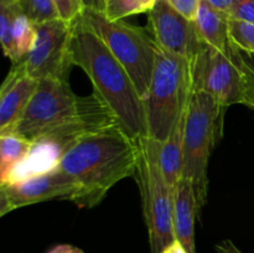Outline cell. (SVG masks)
<instances>
[{"label":"cell","instance_id":"1","mask_svg":"<svg viewBox=\"0 0 254 253\" xmlns=\"http://www.w3.org/2000/svg\"><path fill=\"white\" fill-rule=\"evenodd\" d=\"M136 164L135 140L116 123L82 136L66 151L59 169L78 185L73 202L92 208L117 183L134 178Z\"/></svg>","mask_w":254,"mask_h":253},{"label":"cell","instance_id":"2","mask_svg":"<svg viewBox=\"0 0 254 253\" xmlns=\"http://www.w3.org/2000/svg\"><path fill=\"white\" fill-rule=\"evenodd\" d=\"M71 55L73 66L86 72L93 92L111 109L124 131L133 140L148 136L145 102L127 69L82 15L73 22Z\"/></svg>","mask_w":254,"mask_h":253},{"label":"cell","instance_id":"3","mask_svg":"<svg viewBox=\"0 0 254 253\" xmlns=\"http://www.w3.org/2000/svg\"><path fill=\"white\" fill-rule=\"evenodd\" d=\"M193 92L192 62L158 46L145 98L148 136L164 143L188 111Z\"/></svg>","mask_w":254,"mask_h":253},{"label":"cell","instance_id":"4","mask_svg":"<svg viewBox=\"0 0 254 253\" xmlns=\"http://www.w3.org/2000/svg\"><path fill=\"white\" fill-rule=\"evenodd\" d=\"M223 113L225 109L211 94L193 89L186 113L181 179L192 185L198 212L207 202L208 161L222 126Z\"/></svg>","mask_w":254,"mask_h":253},{"label":"cell","instance_id":"5","mask_svg":"<svg viewBox=\"0 0 254 253\" xmlns=\"http://www.w3.org/2000/svg\"><path fill=\"white\" fill-rule=\"evenodd\" d=\"M138 164L135 178L148 228L151 253H163L175 242L174 232V191L161 171L159 153L160 143L149 136L135 140Z\"/></svg>","mask_w":254,"mask_h":253},{"label":"cell","instance_id":"6","mask_svg":"<svg viewBox=\"0 0 254 253\" xmlns=\"http://www.w3.org/2000/svg\"><path fill=\"white\" fill-rule=\"evenodd\" d=\"M82 19L98 35L113 56L127 69L145 101L155 66L156 45L145 29L126 20H109L103 12L84 9Z\"/></svg>","mask_w":254,"mask_h":253},{"label":"cell","instance_id":"7","mask_svg":"<svg viewBox=\"0 0 254 253\" xmlns=\"http://www.w3.org/2000/svg\"><path fill=\"white\" fill-rule=\"evenodd\" d=\"M86 99L87 97L74 94L68 78L40 79L31 101L11 133L36 140L74 121L83 111Z\"/></svg>","mask_w":254,"mask_h":253},{"label":"cell","instance_id":"8","mask_svg":"<svg viewBox=\"0 0 254 253\" xmlns=\"http://www.w3.org/2000/svg\"><path fill=\"white\" fill-rule=\"evenodd\" d=\"M73 24L62 19H55L37 25V36L29 54L20 63L29 76L40 79L68 78L73 67L71 42Z\"/></svg>","mask_w":254,"mask_h":253},{"label":"cell","instance_id":"9","mask_svg":"<svg viewBox=\"0 0 254 253\" xmlns=\"http://www.w3.org/2000/svg\"><path fill=\"white\" fill-rule=\"evenodd\" d=\"M193 89H201L216 99L223 109L245 104V82L238 64L228 54L206 46L192 62Z\"/></svg>","mask_w":254,"mask_h":253},{"label":"cell","instance_id":"10","mask_svg":"<svg viewBox=\"0 0 254 253\" xmlns=\"http://www.w3.org/2000/svg\"><path fill=\"white\" fill-rule=\"evenodd\" d=\"M78 193L76 181L60 169L32 176L19 183L0 184V216L7 212L50 200H71Z\"/></svg>","mask_w":254,"mask_h":253},{"label":"cell","instance_id":"11","mask_svg":"<svg viewBox=\"0 0 254 253\" xmlns=\"http://www.w3.org/2000/svg\"><path fill=\"white\" fill-rule=\"evenodd\" d=\"M148 17L151 34L160 49L193 62L206 47L192 20L176 11L166 0H158Z\"/></svg>","mask_w":254,"mask_h":253},{"label":"cell","instance_id":"12","mask_svg":"<svg viewBox=\"0 0 254 253\" xmlns=\"http://www.w3.org/2000/svg\"><path fill=\"white\" fill-rule=\"evenodd\" d=\"M36 36L37 25L24 14L19 0H0V42L12 63L29 54Z\"/></svg>","mask_w":254,"mask_h":253},{"label":"cell","instance_id":"13","mask_svg":"<svg viewBox=\"0 0 254 253\" xmlns=\"http://www.w3.org/2000/svg\"><path fill=\"white\" fill-rule=\"evenodd\" d=\"M39 81L27 74L20 62L11 69L0 87V134L11 133L31 101Z\"/></svg>","mask_w":254,"mask_h":253},{"label":"cell","instance_id":"14","mask_svg":"<svg viewBox=\"0 0 254 253\" xmlns=\"http://www.w3.org/2000/svg\"><path fill=\"white\" fill-rule=\"evenodd\" d=\"M198 213L192 185L181 179L174 191V232L188 253H196L195 218Z\"/></svg>","mask_w":254,"mask_h":253},{"label":"cell","instance_id":"15","mask_svg":"<svg viewBox=\"0 0 254 253\" xmlns=\"http://www.w3.org/2000/svg\"><path fill=\"white\" fill-rule=\"evenodd\" d=\"M193 24L198 37L206 46L228 54L232 41L230 36V17L225 11L202 0Z\"/></svg>","mask_w":254,"mask_h":253},{"label":"cell","instance_id":"16","mask_svg":"<svg viewBox=\"0 0 254 253\" xmlns=\"http://www.w3.org/2000/svg\"><path fill=\"white\" fill-rule=\"evenodd\" d=\"M186 113L178 122L170 136L164 143H160L159 160H160L161 171H163L166 183L169 184L173 191H175L183 175L184 133H185Z\"/></svg>","mask_w":254,"mask_h":253},{"label":"cell","instance_id":"17","mask_svg":"<svg viewBox=\"0 0 254 253\" xmlns=\"http://www.w3.org/2000/svg\"><path fill=\"white\" fill-rule=\"evenodd\" d=\"M34 141L16 133L0 134V183L29 155Z\"/></svg>","mask_w":254,"mask_h":253},{"label":"cell","instance_id":"18","mask_svg":"<svg viewBox=\"0 0 254 253\" xmlns=\"http://www.w3.org/2000/svg\"><path fill=\"white\" fill-rule=\"evenodd\" d=\"M158 0H108L104 15L109 20H123L133 15L149 12Z\"/></svg>","mask_w":254,"mask_h":253},{"label":"cell","instance_id":"19","mask_svg":"<svg viewBox=\"0 0 254 253\" xmlns=\"http://www.w3.org/2000/svg\"><path fill=\"white\" fill-rule=\"evenodd\" d=\"M24 14L36 25L61 19L54 0H19Z\"/></svg>","mask_w":254,"mask_h":253},{"label":"cell","instance_id":"20","mask_svg":"<svg viewBox=\"0 0 254 253\" xmlns=\"http://www.w3.org/2000/svg\"><path fill=\"white\" fill-rule=\"evenodd\" d=\"M231 41L241 50L254 54V24L230 20Z\"/></svg>","mask_w":254,"mask_h":253},{"label":"cell","instance_id":"21","mask_svg":"<svg viewBox=\"0 0 254 253\" xmlns=\"http://www.w3.org/2000/svg\"><path fill=\"white\" fill-rule=\"evenodd\" d=\"M54 1L56 4L60 17L72 24L81 17L84 10L82 0H54Z\"/></svg>","mask_w":254,"mask_h":253},{"label":"cell","instance_id":"22","mask_svg":"<svg viewBox=\"0 0 254 253\" xmlns=\"http://www.w3.org/2000/svg\"><path fill=\"white\" fill-rule=\"evenodd\" d=\"M227 15L230 20L254 24V0H235Z\"/></svg>","mask_w":254,"mask_h":253},{"label":"cell","instance_id":"23","mask_svg":"<svg viewBox=\"0 0 254 253\" xmlns=\"http://www.w3.org/2000/svg\"><path fill=\"white\" fill-rule=\"evenodd\" d=\"M166 1H168L176 11H179L181 15H184L185 17H188V19L192 20L193 21L202 0H166Z\"/></svg>","mask_w":254,"mask_h":253},{"label":"cell","instance_id":"24","mask_svg":"<svg viewBox=\"0 0 254 253\" xmlns=\"http://www.w3.org/2000/svg\"><path fill=\"white\" fill-rule=\"evenodd\" d=\"M235 52H236V55H237L238 60H240V61L242 62V63L245 64V66L247 67V68L254 74V54L253 52H248V51H245V50L238 49L236 45H235Z\"/></svg>","mask_w":254,"mask_h":253},{"label":"cell","instance_id":"25","mask_svg":"<svg viewBox=\"0 0 254 253\" xmlns=\"http://www.w3.org/2000/svg\"><path fill=\"white\" fill-rule=\"evenodd\" d=\"M216 252L217 253H243L231 240H223L216 245Z\"/></svg>","mask_w":254,"mask_h":253},{"label":"cell","instance_id":"26","mask_svg":"<svg viewBox=\"0 0 254 253\" xmlns=\"http://www.w3.org/2000/svg\"><path fill=\"white\" fill-rule=\"evenodd\" d=\"M107 1L108 0H82L83 7L87 10H93V11L103 12L106 11Z\"/></svg>","mask_w":254,"mask_h":253},{"label":"cell","instance_id":"27","mask_svg":"<svg viewBox=\"0 0 254 253\" xmlns=\"http://www.w3.org/2000/svg\"><path fill=\"white\" fill-rule=\"evenodd\" d=\"M47 253H83L82 250L79 248L74 247L72 245H59V246H55L54 248L49 251Z\"/></svg>","mask_w":254,"mask_h":253},{"label":"cell","instance_id":"28","mask_svg":"<svg viewBox=\"0 0 254 253\" xmlns=\"http://www.w3.org/2000/svg\"><path fill=\"white\" fill-rule=\"evenodd\" d=\"M163 253H188V252H186V250L181 246V243L179 242V241H175V242L171 243L169 247H166Z\"/></svg>","mask_w":254,"mask_h":253}]
</instances>
